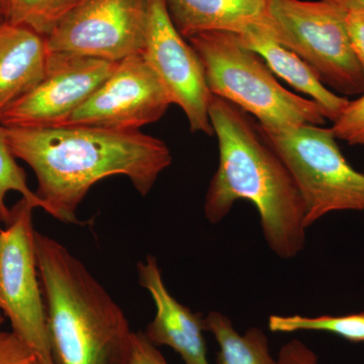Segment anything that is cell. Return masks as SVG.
Instances as JSON below:
<instances>
[{"instance_id":"cell-9","label":"cell","mask_w":364,"mask_h":364,"mask_svg":"<svg viewBox=\"0 0 364 364\" xmlns=\"http://www.w3.org/2000/svg\"><path fill=\"white\" fill-rule=\"evenodd\" d=\"M117 63L50 52L45 77L0 114V124L6 128L63 126L112 75Z\"/></svg>"},{"instance_id":"cell-20","label":"cell","mask_w":364,"mask_h":364,"mask_svg":"<svg viewBox=\"0 0 364 364\" xmlns=\"http://www.w3.org/2000/svg\"><path fill=\"white\" fill-rule=\"evenodd\" d=\"M331 130L337 140L351 146H364V92L356 100H349Z\"/></svg>"},{"instance_id":"cell-6","label":"cell","mask_w":364,"mask_h":364,"mask_svg":"<svg viewBox=\"0 0 364 364\" xmlns=\"http://www.w3.org/2000/svg\"><path fill=\"white\" fill-rule=\"evenodd\" d=\"M345 11L324 0H274L273 39L304 60L343 97L363 95L364 71L352 49Z\"/></svg>"},{"instance_id":"cell-4","label":"cell","mask_w":364,"mask_h":364,"mask_svg":"<svg viewBox=\"0 0 364 364\" xmlns=\"http://www.w3.org/2000/svg\"><path fill=\"white\" fill-rule=\"evenodd\" d=\"M188 41L202 61L210 93L255 117L261 128L325 124L320 105L286 90L264 60L242 44L236 33L205 32Z\"/></svg>"},{"instance_id":"cell-22","label":"cell","mask_w":364,"mask_h":364,"mask_svg":"<svg viewBox=\"0 0 364 364\" xmlns=\"http://www.w3.org/2000/svg\"><path fill=\"white\" fill-rule=\"evenodd\" d=\"M275 364H320L315 352L301 340L294 339L280 348Z\"/></svg>"},{"instance_id":"cell-16","label":"cell","mask_w":364,"mask_h":364,"mask_svg":"<svg viewBox=\"0 0 364 364\" xmlns=\"http://www.w3.org/2000/svg\"><path fill=\"white\" fill-rule=\"evenodd\" d=\"M205 320L207 331L219 345L218 364H275L267 335L259 328H250L241 335L227 316L215 311Z\"/></svg>"},{"instance_id":"cell-12","label":"cell","mask_w":364,"mask_h":364,"mask_svg":"<svg viewBox=\"0 0 364 364\" xmlns=\"http://www.w3.org/2000/svg\"><path fill=\"white\" fill-rule=\"evenodd\" d=\"M139 284L149 293L156 314L145 336L154 346H168L186 364H210L205 345V320L182 305L168 291L157 259L148 255L138 263Z\"/></svg>"},{"instance_id":"cell-11","label":"cell","mask_w":364,"mask_h":364,"mask_svg":"<svg viewBox=\"0 0 364 364\" xmlns=\"http://www.w3.org/2000/svg\"><path fill=\"white\" fill-rule=\"evenodd\" d=\"M171 105L156 73L142 55H135L119 62L112 75L63 126L140 130L159 121Z\"/></svg>"},{"instance_id":"cell-13","label":"cell","mask_w":364,"mask_h":364,"mask_svg":"<svg viewBox=\"0 0 364 364\" xmlns=\"http://www.w3.org/2000/svg\"><path fill=\"white\" fill-rule=\"evenodd\" d=\"M177 31L186 40L205 32L242 35L251 28H272L274 0H165Z\"/></svg>"},{"instance_id":"cell-14","label":"cell","mask_w":364,"mask_h":364,"mask_svg":"<svg viewBox=\"0 0 364 364\" xmlns=\"http://www.w3.org/2000/svg\"><path fill=\"white\" fill-rule=\"evenodd\" d=\"M47 37L26 26H0V114L45 77Z\"/></svg>"},{"instance_id":"cell-24","label":"cell","mask_w":364,"mask_h":364,"mask_svg":"<svg viewBox=\"0 0 364 364\" xmlns=\"http://www.w3.org/2000/svg\"><path fill=\"white\" fill-rule=\"evenodd\" d=\"M132 364H168L158 347L154 346L144 332H134Z\"/></svg>"},{"instance_id":"cell-3","label":"cell","mask_w":364,"mask_h":364,"mask_svg":"<svg viewBox=\"0 0 364 364\" xmlns=\"http://www.w3.org/2000/svg\"><path fill=\"white\" fill-rule=\"evenodd\" d=\"M35 246L54 364H132L121 306L63 244L36 231Z\"/></svg>"},{"instance_id":"cell-19","label":"cell","mask_w":364,"mask_h":364,"mask_svg":"<svg viewBox=\"0 0 364 364\" xmlns=\"http://www.w3.org/2000/svg\"><path fill=\"white\" fill-rule=\"evenodd\" d=\"M11 191L21 193V198L32 203L35 208H42L47 213V205L28 186L25 170L18 165V159L11 152L4 127L0 124V212L6 218V221L11 213L6 198Z\"/></svg>"},{"instance_id":"cell-8","label":"cell","mask_w":364,"mask_h":364,"mask_svg":"<svg viewBox=\"0 0 364 364\" xmlns=\"http://www.w3.org/2000/svg\"><path fill=\"white\" fill-rule=\"evenodd\" d=\"M147 0H79L47 37L50 52L121 62L142 55Z\"/></svg>"},{"instance_id":"cell-5","label":"cell","mask_w":364,"mask_h":364,"mask_svg":"<svg viewBox=\"0 0 364 364\" xmlns=\"http://www.w3.org/2000/svg\"><path fill=\"white\" fill-rule=\"evenodd\" d=\"M261 129L298 186L306 229L330 213L364 212V173L347 161L331 128L301 124Z\"/></svg>"},{"instance_id":"cell-1","label":"cell","mask_w":364,"mask_h":364,"mask_svg":"<svg viewBox=\"0 0 364 364\" xmlns=\"http://www.w3.org/2000/svg\"><path fill=\"white\" fill-rule=\"evenodd\" d=\"M4 132L14 157L33 169L36 195L48 214L64 223H79V205L98 181L124 176L146 196L172 163L168 146L140 130L60 126Z\"/></svg>"},{"instance_id":"cell-18","label":"cell","mask_w":364,"mask_h":364,"mask_svg":"<svg viewBox=\"0 0 364 364\" xmlns=\"http://www.w3.org/2000/svg\"><path fill=\"white\" fill-rule=\"evenodd\" d=\"M79 0H0L6 21L48 37Z\"/></svg>"},{"instance_id":"cell-25","label":"cell","mask_w":364,"mask_h":364,"mask_svg":"<svg viewBox=\"0 0 364 364\" xmlns=\"http://www.w3.org/2000/svg\"><path fill=\"white\" fill-rule=\"evenodd\" d=\"M324 1L343 11H353V9L364 11V0H324Z\"/></svg>"},{"instance_id":"cell-21","label":"cell","mask_w":364,"mask_h":364,"mask_svg":"<svg viewBox=\"0 0 364 364\" xmlns=\"http://www.w3.org/2000/svg\"><path fill=\"white\" fill-rule=\"evenodd\" d=\"M0 364H44L13 331H0Z\"/></svg>"},{"instance_id":"cell-7","label":"cell","mask_w":364,"mask_h":364,"mask_svg":"<svg viewBox=\"0 0 364 364\" xmlns=\"http://www.w3.org/2000/svg\"><path fill=\"white\" fill-rule=\"evenodd\" d=\"M35 207L21 198L0 227V312L44 364H54L36 255Z\"/></svg>"},{"instance_id":"cell-26","label":"cell","mask_w":364,"mask_h":364,"mask_svg":"<svg viewBox=\"0 0 364 364\" xmlns=\"http://www.w3.org/2000/svg\"><path fill=\"white\" fill-rule=\"evenodd\" d=\"M6 21V18H4V11H2L1 4H0V26Z\"/></svg>"},{"instance_id":"cell-10","label":"cell","mask_w":364,"mask_h":364,"mask_svg":"<svg viewBox=\"0 0 364 364\" xmlns=\"http://www.w3.org/2000/svg\"><path fill=\"white\" fill-rule=\"evenodd\" d=\"M148 25L143 58L179 105L193 133L214 135L208 116L212 93L202 61L170 18L165 0H147Z\"/></svg>"},{"instance_id":"cell-27","label":"cell","mask_w":364,"mask_h":364,"mask_svg":"<svg viewBox=\"0 0 364 364\" xmlns=\"http://www.w3.org/2000/svg\"><path fill=\"white\" fill-rule=\"evenodd\" d=\"M6 218L4 217V214H2L1 212H0V223H6Z\"/></svg>"},{"instance_id":"cell-2","label":"cell","mask_w":364,"mask_h":364,"mask_svg":"<svg viewBox=\"0 0 364 364\" xmlns=\"http://www.w3.org/2000/svg\"><path fill=\"white\" fill-rule=\"evenodd\" d=\"M208 116L219 165L205 196V218L217 224L238 200H248L257 210L270 250L293 259L305 247V205L286 163L259 123L236 105L212 95Z\"/></svg>"},{"instance_id":"cell-15","label":"cell","mask_w":364,"mask_h":364,"mask_svg":"<svg viewBox=\"0 0 364 364\" xmlns=\"http://www.w3.org/2000/svg\"><path fill=\"white\" fill-rule=\"evenodd\" d=\"M237 36L242 44L264 60L274 75L317 102L332 123L349 104L348 98L330 90L303 59L273 39L265 28H251Z\"/></svg>"},{"instance_id":"cell-17","label":"cell","mask_w":364,"mask_h":364,"mask_svg":"<svg viewBox=\"0 0 364 364\" xmlns=\"http://www.w3.org/2000/svg\"><path fill=\"white\" fill-rule=\"evenodd\" d=\"M268 328L273 333L328 332L360 343L364 342V312L320 317L272 315L268 318Z\"/></svg>"},{"instance_id":"cell-23","label":"cell","mask_w":364,"mask_h":364,"mask_svg":"<svg viewBox=\"0 0 364 364\" xmlns=\"http://www.w3.org/2000/svg\"><path fill=\"white\" fill-rule=\"evenodd\" d=\"M344 20L352 49L364 71V11H345Z\"/></svg>"},{"instance_id":"cell-28","label":"cell","mask_w":364,"mask_h":364,"mask_svg":"<svg viewBox=\"0 0 364 364\" xmlns=\"http://www.w3.org/2000/svg\"><path fill=\"white\" fill-rule=\"evenodd\" d=\"M4 321H6V318H4V316L0 312V326L4 324Z\"/></svg>"}]
</instances>
